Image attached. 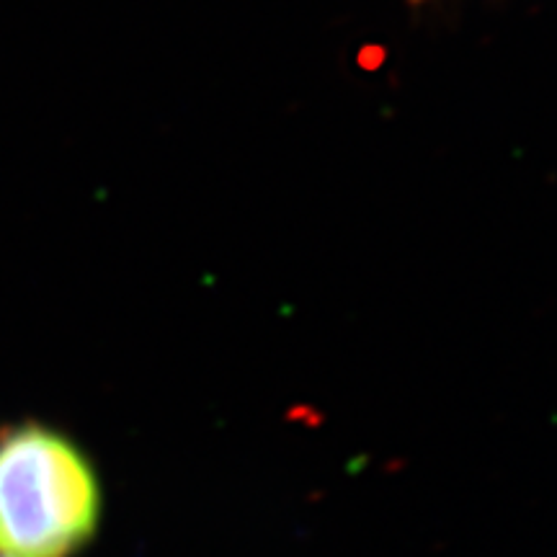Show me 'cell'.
Masks as SVG:
<instances>
[{
	"label": "cell",
	"instance_id": "obj_1",
	"mask_svg": "<svg viewBox=\"0 0 557 557\" xmlns=\"http://www.w3.org/2000/svg\"><path fill=\"white\" fill-rule=\"evenodd\" d=\"M90 457L47 423L0 431V555L73 557L101 524Z\"/></svg>",
	"mask_w": 557,
	"mask_h": 557
},
{
	"label": "cell",
	"instance_id": "obj_2",
	"mask_svg": "<svg viewBox=\"0 0 557 557\" xmlns=\"http://www.w3.org/2000/svg\"><path fill=\"white\" fill-rule=\"evenodd\" d=\"M0 557H5V555H0Z\"/></svg>",
	"mask_w": 557,
	"mask_h": 557
}]
</instances>
